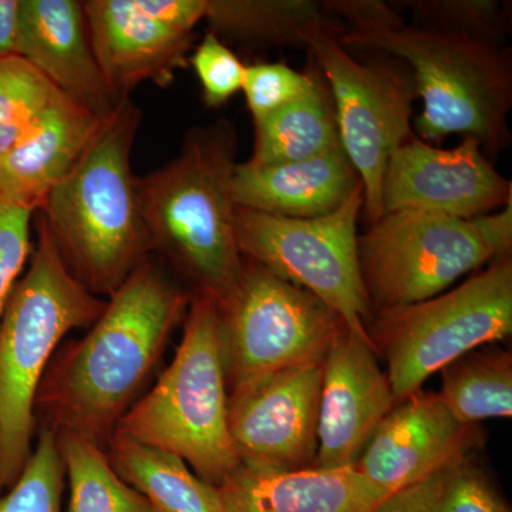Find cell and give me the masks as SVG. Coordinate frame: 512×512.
Returning a JSON list of instances; mask_svg holds the SVG:
<instances>
[{
	"mask_svg": "<svg viewBox=\"0 0 512 512\" xmlns=\"http://www.w3.org/2000/svg\"><path fill=\"white\" fill-rule=\"evenodd\" d=\"M382 201L384 214L423 211L468 220L512 204V184L477 141L466 138L446 150L413 136L387 163Z\"/></svg>",
	"mask_w": 512,
	"mask_h": 512,
	"instance_id": "cell-12",
	"label": "cell"
},
{
	"mask_svg": "<svg viewBox=\"0 0 512 512\" xmlns=\"http://www.w3.org/2000/svg\"><path fill=\"white\" fill-rule=\"evenodd\" d=\"M94 55L107 83L124 99L138 84L165 87L188 64L192 36L150 18L136 0L83 2Z\"/></svg>",
	"mask_w": 512,
	"mask_h": 512,
	"instance_id": "cell-17",
	"label": "cell"
},
{
	"mask_svg": "<svg viewBox=\"0 0 512 512\" xmlns=\"http://www.w3.org/2000/svg\"><path fill=\"white\" fill-rule=\"evenodd\" d=\"M57 441L69 477V512H154L117 474L96 441L70 430L60 431Z\"/></svg>",
	"mask_w": 512,
	"mask_h": 512,
	"instance_id": "cell-26",
	"label": "cell"
},
{
	"mask_svg": "<svg viewBox=\"0 0 512 512\" xmlns=\"http://www.w3.org/2000/svg\"><path fill=\"white\" fill-rule=\"evenodd\" d=\"M322 365L282 370L229 394V434L239 461L276 470L313 466Z\"/></svg>",
	"mask_w": 512,
	"mask_h": 512,
	"instance_id": "cell-13",
	"label": "cell"
},
{
	"mask_svg": "<svg viewBox=\"0 0 512 512\" xmlns=\"http://www.w3.org/2000/svg\"><path fill=\"white\" fill-rule=\"evenodd\" d=\"M111 457L117 474L154 512H222L218 487L195 476L175 454L114 434Z\"/></svg>",
	"mask_w": 512,
	"mask_h": 512,
	"instance_id": "cell-23",
	"label": "cell"
},
{
	"mask_svg": "<svg viewBox=\"0 0 512 512\" xmlns=\"http://www.w3.org/2000/svg\"><path fill=\"white\" fill-rule=\"evenodd\" d=\"M18 56L101 119L123 100L111 90L94 55L83 2L20 0Z\"/></svg>",
	"mask_w": 512,
	"mask_h": 512,
	"instance_id": "cell-16",
	"label": "cell"
},
{
	"mask_svg": "<svg viewBox=\"0 0 512 512\" xmlns=\"http://www.w3.org/2000/svg\"><path fill=\"white\" fill-rule=\"evenodd\" d=\"M375 338L396 402L461 357L512 332V259L501 256L450 292L377 312Z\"/></svg>",
	"mask_w": 512,
	"mask_h": 512,
	"instance_id": "cell-8",
	"label": "cell"
},
{
	"mask_svg": "<svg viewBox=\"0 0 512 512\" xmlns=\"http://www.w3.org/2000/svg\"><path fill=\"white\" fill-rule=\"evenodd\" d=\"M375 512L511 511L487 474L464 456L387 495Z\"/></svg>",
	"mask_w": 512,
	"mask_h": 512,
	"instance_id": "cell-24",
	"label": "cell"
},
{
	"mask_svg": "<svg viewBox=\"0 0 512 512\" xmlns=\"http://www.w3.org/2000/svg\"><path fill=\"white\" fill-rule=\"evenodd\" d=\"M370 336L346 328L323 359L318 450L312 467H355L373 433L396 406Z\"/></svg>",
	"mask_w": 512,
	"mask_h": 512,
	"instance_id": "cell-14",
	"label": "cell"
},
{
	"mask_svg": "<svg viewBox=\"0 0 512 512\" xmlns=\"http://www.w3.org/2000/svg\"><path fill=\"white\" fill-rule=\"evenodd\" d=\"M360 188L362 180L342 146L295 163H238L232 180L238 207L293 220L333 214Z\"/></svg>",
	"mask_w": 512,
	"mask_h": 512,
	"instance_id": "cell-20",
	"label": "cell"
},
{
	"mask_svg": "<svg viewBox=\"0 0 512 512\" xmlns=\"http://www.w3.org/2000/svg\"><path fill=\"white\" fill-rule=\"evenodd\" d=\"M315 73L316 63L312 57L306 72H298L282 62L247 66L241 92H244L252 119H264L301 99L311 89Z\"/></svg>",
	"mask_w": 512,
	"mask_h": 512,
	"instance_id": "cell-30",
	"label": "cell"
},
{
	"mask_svg": "<svg viewBox=\"0 0 512 512\" xmlns=\"http://www.w3.org/2000/svg\"><path fill=\"white\" fill-rule=\"evenodd\" d=\"M140 123V109L124 97L39 210L70 271L92 293L111 295L150 249L130 161Z\"/></svg>",
	"mask_w": 512,
	"mask_h": 512,
	"instance_id": "cell-2",
	"label": "cell"
},
{
	"mask_svg": "<svg viewBox=\"0 0 512 512\" xmlns=\"http://www.w3.org/2000/svg\"><path fill=\"white\" fill-rule=\"evenodd\" d=\"M33 214L35 211L0 197V319L32 252Z\"/></svg>",
	"mask_w": 512,
	"mask_h": 512,
	"instance_id": "cell-32",
	"label": "cell"
},
{
	"mask_svg": "<svg viewBox=\"0 0 512 512\" xmlns=\"http://www.w3.org/2000/svg\"><path fill=\"white\" fill-rule=\"evenodd\" d=\"M57 93L23 57L0 59V157L32 130Z\"/></svg>",
	"mask_w": 512,
	"mask_h": 512,
	"instance_id": "cell-28",
	"label": "cell"
},
{
	"mask_svg": "<svg viewBox=\"0 0 512 512\" xmlns=\"http://www.w3.org/2000/svg\"><path fill=\"white\" fill-rule=\"evenodd\" d=\"M218 490L222 512H375L387 497L355 467L276 470L242 461Z\"/></svg>",
	"mask_w": 512,
	"mask_h": 512,
	"instance_id": "cell-18",
	"label": "cell"
},
{
	"mask_svg": "<svg viewBox=\"0 0 512 512\" xmlns=\"http://www.w3.org/2000/svg\"><path fill=\"white\" fill-rule=\"evenodd\" d=\"M338 42L352 53H383L412 70L423 110L414 120L420 140L447 137L477 141L488 158L511 141L510 50L413 25L370 33L343 32Z\"/></svg>",
	"mask_w": 512,
	"mask_h": 512,
	"instance_id": "cell-4",
	"label": "cell"
},
{
	"mask_svg": "<svg viewBox=\"0 0 512 512\" xmlns=\"http://www.w3.org/2000/svg\"><path fill=\"white\" fill-rule=\"evenodd\" d=\"M335 103L340 146L363 185V214L372 224L383 217L382 187L394 151L414 136L417 96L412 70L383 53L357 59L332 33H318L308 45Z\"/></svg>",
	"mask_w": 512,
	"mask_h": 512,
	"instance_id": "cell-10",
	"label": "cell"
},
{
	"mask_svg": "<svg viewBox=\"0 0 512 512\" xmlns=\"http://www.w3.org/2000/svg\"><path fill=\"white\" fill-rule=\"evenodd\" d=\"M326 15L345 28V32L370 33L406 25L399 9L383 0H325Z\"/></svg>",
	"mask_w": 512,
	"mask_h": 512,
	"instance_id": "cell-33",
	"label": "cell"
},
{
	"mask_svg": "<svg viewBox=\"0 0 512 512\" xmlns=\"http://www.w3.org/2000/svg\"><path fill=\"white\" fill-rule=\"evenodd\" d=\"M218 308L231 392L282 370L323 362L346 329L313 293L247 258Z\"/></svg>",
	"mask_w": 512,
	"mask_h": 512,
	"instance_id": "cell-9",
	"label": "cell"
},
{
	"mask_svg": "<svg viewBox=\"0 0 512 512\" xmlns=\"http://www.w3.org/2000/svg\"><path fill=\"white\" fill-rule=\"evenodd\" d=\"M412 15L413 26L504 47L510 15L498 0H404L392 2Z\"/></svg>",
	"mask_w": 512,
	"mask_h": 512,
	"instance_id": "cell-27",
	"label": "cell"
},
{
	"mask_svg": "<svg viewBox=\"0 0 512 512\" xmlns=\"http://www.w3.org/2000/svg\"><path fill=\"white\" fill-rule=\"evenodd\" d=\"M188 62L200 80L202 100L210 109L224 106L241 92L247 66L212 30L205 33Z\"/></svg>",
	"mask_w": 512,
	"mask_h": 512,
	"instance_id": "cell-31",
	"label": "cell"
},
{
	"mask_svg": "<svg viewBox=\"0 0 512 512\" xmlns=\"http://www.w3.org/2000/svg\"><path fill=\"white\" fill-rule=\"evenodd\" d=\"M114 434L183 458L215 487L234 473L241 461L229 434L217 298L197 293L191 299L173 362Z\"/></svg>",
	"mask_w": 512,
	"mask_h": 512,
	"instance_id": "cell-6",
	"label": "cell"
},
{
	"mask_svg": "<svg viewBox=\"0 0 512 512\" xmlns=\"http://www.w3.org/2000/svg\"><path fill=\"white\" fill-rule=\"evenodd\" d=\"M104 119L57 93L32 130L0 157V197L39 211L72 171Z\"/></svg>",
	"mask_w": 512,
	"mask_h": 512,
	"instance_id": "cell-19",
	"label": "cell"
},
{
	"mask_svg": "<svg viewBox=\"0 0 512 512\" xmlns=\"http://www.w3.org/2000/svg\"><path fill=\"white\" fill-rule=\"evenodd\" d=\"M511 249L512 204L468 220L386 212L357 239L363 284L377 312L434 298Z\"/></svg>",
	"mask_w": 512,
	"mask_h": 512,
	"instance_id": "cell-7",
	"label": "cell"
},
{
	"mask_svg": "<svg viewBox=\"0 0 512 512\" xmlns=\"http://www.w3.org/2000/svg\"><path fill=\"white\" fill-rule=\"evenodd\" d=\"M136 5L165 28L185 36H192L207 10V0H136Z\"/></svg>",
	"mask_w": 512,
	"mask_h": 512,
	"instance_id": "cell-34",
	"label": "cell"
},
{
	"mask_svg": "<svg viewBox=\"0 0 512 512\" xmlns=\"http://www.w3.org/2000/svg\"><path fill=\"white\" fill-rule=\"evenodd\" d=\"M205 20L220 39L251 47H306L318 33L345 32L313 0H207Z\"/></svg>",
	"mask_w": 512,
	"mask_h": 512,
	"instance_id": "cell-21",
	"label": "cell"
},
{
	"mask_svg": "<svg viewBox=\"0 0 512 512\" xmlns=\"http://www.w3.org/2000/svg\"><path fill=\"white\" fill-rule=\"evenodd\" d=\"M237 147L234 124L221 119L191 130L171 163L137 178L150 248L170 256L198 285V293L218 301L244 266L232 191Z\"/></svg>",
	"mask_w": 512,
	"mask_h": 512,
	"instance_id": "cell-3",
	"label": "cell"
},
{
	"mask_svg": "<svg viewBox=\"0 0 512 512\" xmlns=\"http://www.w3.org/2000/svg\"><path fill=\"white\" fill-rule=\"evenodd\" d=\"M363 202L360 188L338 211L313 220L237 207L235 234L244 258L313 293L338 313L346 328L370 336L366 322L372 306L357 251Z\"/></svg>",
	"mask_w": 512,
	"mask_h": 512,
	"instance_id": "cell-11",
	"label": "cell"
},
{
	"mask_svg": "<svg viewBox=\"0 0 512 512\" xmlns=\"http://www.w3.org/2000/svg\"><path fill=\"white\" fill-rule=\"evenodd\" d=\"M64 477L57 433L45 429L18 480L0 497V512H62Z\"/></svg>",
	"mask_w": 512,
	"mask_h": 512,
	"instance_id": "cell-29",
	"label": "cell"
},
{
	"mask_svg": "<svg viewBox=\"0 0 512 512\" xmlns=\"http://www.w3.org/2000/svg\"><path fill=\"white\" fill-rule=\"evenodd\" d=\"M439 394L460 423L512 416V357L510 352L468 353L444 367Z\"/></svg>",
	"mask_w": 512,
	"mask_h": 512,
	"instance_id": "cell-25",
	"label": "cell"
},
{
	"mask_svg": "<svg viewBox=\"0 0 512 512\" xmlns=\"http://www.w3.org/2000/svg\"><path fill=\"white\" fill-rule=\"evenodd\" d=\"M28 272L0 319V493L30 457L33 407L50 357L67 333L92 325L106 303L70 271L45 221Z\"/></svg>",
	"mask_w": 512,
	"mask_h": 512,
	"instance_id": "cell-5",
	"label": "cell"
},
{
	"mask_svg": "<svg viewBox=\"0 0 512 512\" xmlns=\"http://www.w3.org/2000/svg\"><path fill=\"white\" fill-rule=\"evenodd\" d=\"M188 305L190 298L163 272L141 262L111 293L46 389L62 430L99 444L119 423Z\"/></svg>",
	"mask_w": 512,
	"mask_h": 512,
	"instance_id": "cell-1",
	"label": "cell"
},
{
	"mask_svg": "<svg viewBox=\"0 0 512 512\" xmlns=\"http://www.w3.org/2000/svg\"><path fill=\"white\" fill-rule=\"evenodd\" d=\"M254 134L248 163L255 165L295 163L340 146L335 103L318 64L309 92L284 109L254 121Z\"/></svg>",
	"mask_w": 512,
	"mask_h": 512,
	"instance_id": "cell-22",
	"label": "cell"
},
{
	"mask_svg": "<svg viewBox=\"0 0 512 512\" xmlns=\"http://www.w3.org/2000/svg\"><path fill=\"white\" fill-rule=\"evenodd\" d=\"M20 0H0V59L18 56Z\"/></svg>",
	"mask_w": 512,
	"mask_h": 512,
	"instance_id": "cell-35",
	"label": "cell"
},
{
	"mask_svg": "<svg viewBox=\"0 0 512 512\" xmlns=\"http://www.w3.org/2000/svg\"><path fill=\"white\" fill-rule=\"evenodd\" d=\"M476 440L474 426L460 423L439 394L417 392L384 417L355 468L389 495L468 456Z\"/></svg>",
	"mask_w": 512,
	"mask_h": 512,
	"instance_id": "cell-15",
	"label": "cell"
}]
</instances>
